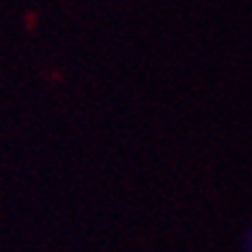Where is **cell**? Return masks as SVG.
Listing matches in <instances>:
<instances>
[{
    "mask_svg": "<svg viewBox=\"0 0 252 252\" xmlns=\"http://www.w3.org/2000/svg\"><path fill=\"white\" fill-rule=\"evenodd\" d=\"M247 250H250V252H252V232H250V234H247Z\"/></svg>",
    "mask_w": 252,
    "mask_h": 252,
    "instance_id": "1",
    "label": "cell"
}]
</instances>
